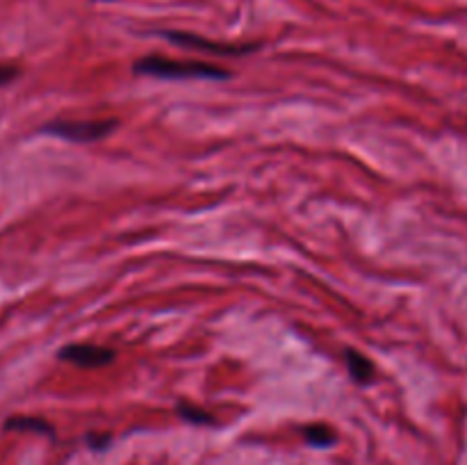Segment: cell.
<instances>
[{
	"mask_svg": "<svg viewBox=\"0 0 467 465\" xmlns=\"http://www.w3.org/2000/svg\"><path fill=\"white\" fill-rule=\"evenodd\" d=\"M135 73L167 78V80H185V78H196V80H226V78H231V73L226 68L214 67V64L190 62V59H169L160 57V55L137 59Z\"/></svg>",
	"mask_w": 467,
	"mask_h": 465,
	"instance_id": "1",
	"label": "cell"
},
{
	"mask_svg": "<svg viewBox=\"0 0 467 465\" xmlns=\"http://www.w3.org/2000/svg\"><path fill=\"white\" fill-rule=\"evenodd\" d=\"M117 126V119H105V121H53L44 128V132L62 137L67 141H76V144H91V141L112 135Z\"/></svg>",
	"mask_w": 467,
	"mask_h": 465,
	"instance_id": "2",
	"label": "cell"
},
{
	"mask_svg": "<svg viewBox=\"0 0 467 465\" xmlns=\"http://www.w3.org/2000/svg\"><path fill=\"white\" fill-rule=\"evenodd\" d=\"M164 39L171 41V44L182 46V48H194L203 50V53L213 55H246L254 53L258 48V44H223V41H213L205 39V36L194 35V32H176V30H162L158 32Z\"/></svg>",
	"mask_w": 467,
	"mask_h": 465,
	"instance_id": "3",
	"label": "cell"
},
{
	"mask_svg": "<svg viewBox=\"0 0 467 465\" xmlns=\"http://www.w3.org/2000/svg\"><path fill=\"white\" fill-rule=\"evenodd\" d=\"M59 358L67 360V363L78 365V367H105L114 360V351L108 346H96V345H71L64 346L59 351Z\"/></svg>",
	"mask_w": 467,
	"mask_h": 465,
	"instance_id": "4",
	"label": "cell"
},
{
	"mask_svg": "<svg viewBox=\"0 0 467 465\" xmlns=\"http://www.w3.org/2000/svg\"><path fill=\"white\" fill-rule=\"evenodd\" d=\"M345 358H347V367H349V374L354 377V381L358 383H372L374 378V365L368 356L358 354L354 349H347L345 351Z\"/></svg>",
	"mask_w": 467,
	"mask_h": 465,
	"instance_id": "5",
	"label": "cell"
},
{
	"mask_svg": "<svg viewBox=\"0 0 467 465\" xmlns=\"http://www.w3.org/2000/svg\"><path fill=\"white\" fill-rule=\"evenodd\" d=\"M304 436L313 447H331V445H336V440H337L336 433H333V429L324 427V424H313V427H306Z\"/></svg>",
	"mask_w": 467,
	"mask_h": 465,
	"instance_id": "6",
	"label": "cell"
},
{
	"mask_svg": "<svg viewBox=\"0 0 467 465\" xmlns=\"http://www.w3.org/2000/svg\"><path fill=\"white\" fill-rule=\"evenodd\" d=\"M7 429H18V431H41V433H53V427L44 419L35 418H14L7 422Z\"/></svg>",
	"mask_w": 467,
	"mask_h": 465,
	"instance_id": "7",
	"label": "cell"
},
{
	"mask_svg": "<svg viewBox=\"0 0 467 465\" xmlns=\"http://www.w3.org/2000/svg\"><path fill=\"white\" fill-rule=\"evenodd\" d=\"M178 415H181L182 419H187V422H194V424L213 422V415L205 413V410H201V408H194V406H190V404H178Z\"/></svg>",
	"mask_w": 467,
	"mask_h": 465,
	"instance_id": "8",
	"label": "cell"
},
{
	"mask_svg": "<svg viewBox=\"0 0 467 465\" xmlns=\"http://www.w3.org/2000/svg\"><path fill=\"white\" fill-rule=\"evenodd\" d=\"M14 78H18V68L16 67H0V87L12 82Z\"/></svg>",
	"mask_w": 467,
	"mask_h": 465,
	"instance_id": "9",
	"label": "cell"
},
{
	"mask_svg": "<svg viewBox=\"0 0 467 465\" xmlns=\"http://www.w3.org/2000/svg\"><path fill=\"white\" fill-rule=\"evenodd\" d=\"M108 440H109L108 436H100V438H94V436H91V438H89V442H91V445H94V447H103V445H108Z\"/></svg>",
	"mask_w": 467,
	"mask_h": 465,
	"instance_id": "10",
	"label": "cell"
}]
</instances>
